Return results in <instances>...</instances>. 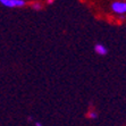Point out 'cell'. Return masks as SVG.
<instances>
[{
	"instance_id": "7",
	"label": "cell",
	"mask_w": 126,
	"mask_h": 126,
	"mask_svg": "<svg viewBox=\"0 0 126 126\" xmlns=\"http://www.w3.org/2000/svg\"><path fill=\"white\" fill-rule=\"evenodd\" d=\"M48 2H49V3H52V2H53V0H48Z\"/></svg>"
},
{
	"instance_id": "4",
	"label": "cell",
	"mask_w": 126,
	"mask_h": 126,
	"mask_svg": "<svg viewBox=\"0 0 126 126\" xmlns=\"http://www.w3.org/2000/svg\"><path fill=\"white\" fill-rule=\"evenodd\" d=\"M31 8L33 9V10H41L42 9V5L39 1H34V2L31 5Z\"/></svg>"
},
{
	"instance_id": "6",
	"label": "cell",
	"mask_w": 126,
	"mask_h": 126,
	"mask_svg": "<svg viewBox=\"0 0 126 126\" xmlns=\"http://www.w3.org/2000/svg\"><path fill=\"white\" fill-rule=\"evenodd\" d=\"M34 125L35 126H43V125H42V123H40V122H35Z\"/></svg>"
},
{
	"instance_id": "2",
	"label": "cell",
	"mask_w": 126,
	"mask_h": 126,
	"mask_svg": "<svg viewBox=\"0 0 126 126\" xmlns=\"http://www.w3.org/2000/svg\"><path fill=\"white\" fill-rule=\"evenodd\" d=\"M0 3L7 8H23L26 5L25 0H0Z\"/></svg>"
},
{
	"instance_id": "1",
	"label": "cell",
	"mask_w": 126,
	"mask_h": 126,
	"mask_svg": "<svg viewBox=\"0 0 126 126\" xmlns=\"http://www.w3.org/2000/svg\"><path fill=\"white\" fill-rule=\"evenodd\" d=\"M111 12L116 15H119V16H123L126 15V1L124 0H116L111 3Z\"/></svg>"
},
{
	"instance_id": "3",
	"label": "cell",
	"mask_w": 126,
	"mask_h": 126,
	"mask_svg": "<svg viewBox=\"0 0 126 126\" xmlns=\"http://www.w3.org/2000/svg\"><path fill=\"white\" fill-rule=\"evenodd\" d=\"M94 52L97 53V55H99V56H106V55L108 53V49H107V47L103 46V44L97 43L94 46Z\"/></svg>"
},
{
	"instance_id": "5",
	"label": "cell",
	"mask_w": 126,
	"mask_h": 126,
	"mask_svg": "<svg viewBox=\"0 0 126 126\" xmlns=\"http://www.w3.org/2000/svg\"><path fill=\"white\" fill-rule=\"evenodd\" d=\"M98 116H99V115H98V112L95 111V110H90L88 114V117L90 118V119H97Z\"/></svg>"
}]
</instances>
